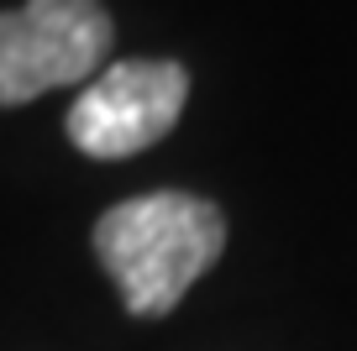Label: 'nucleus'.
I'll list each match as a JSON object with an SVG mask.
<instances>
[{
    "label": "nucleus",
    "mask_w": 357,
    "mask_h": 351,
    "mask_svg": "<svg viewBox=\"0 0 357 351\" xmlns=\"http://www.w3.org/2000/svg\"><path fill=\"white\" fill-rule=\"evenodd\" d=\"M184 100H190V74L178 63L121 58V63H105L79 89L63 126L84 157L116 163V157L147 153L153 142H163L184 116Z\"/></svg>",
    "instance_id": "nucleus-3"
},
{
    "label": "nucleus",
    "mask_w": 357,
    "mask_h": 351,
    "mask_svg": "<svg viewBox=\"0 0 357 351\" xmlns=\"http://www.w3.org/2000/svg\"><path fill=\"white\" fill-rule=\"evenodd\" d=\"M111 16L100 0H26L0 11V105H26L105 68Z\"/></svg>",
    "instance_id": "nucleus-2"
},
{
    "label": "nucleus",
    "mask_w": 357,
    "mask_h": 351,
    "mask_svg": "<svg viewBox=\"0 0 357 351\" xmlns=\"http://www.w3.org/2000/svg\"><path fill=\"white\" fill-rule=\"evenodd\" d=\"M226 220L195 194H137L95 220V252L137 320H158L190 294V283L221 257Z\"/></svg>",
    "instance_id": "nucleus-1"
}]
</instances>
